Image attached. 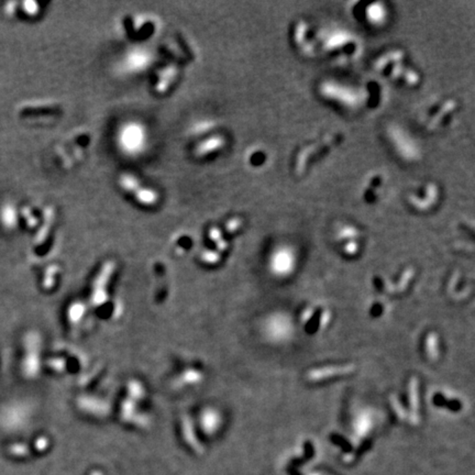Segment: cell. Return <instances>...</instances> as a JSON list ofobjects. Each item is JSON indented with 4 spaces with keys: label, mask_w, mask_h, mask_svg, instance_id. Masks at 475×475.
Returning a JSON list of instances; mask_svg holds the SVG:
<instances>
[{
    "label": "cell",
    "mask_w": 475,
    "mask_h": 475,
    "mask_svg": "<svg viewBox=\"0 0 475 475\" xmlns=\"http://www.w3.org/2000/svg\"><path fill=\"white\" fill-rule=\"evenodd\" d=\"M427 351L430 358H437L438 357V339L434 333H429L427 338Z\"/></svg>",
    "instance_id": "30bf717a"
},
{
    "label": "cell",
    "mask_w": 475,
    "mask_h": 475,
    "mask_svg": "<svg viewBox=\"0 0 475 475\" xmlns=\"http://www.w3.org/2000/svg\"><path fill=\"white\" fill-rule=\"evenodd\" d=\"M353 371H355V366H352V364L340 366H327V368H322V369L314 370V371L309 373L308 377L310 381H321L326 380L328 377L349 374V373Z\"/></svg>",
    "instance_id": "277c9868"
},
{
    "label": "cell",
    "mask_w": 475,
    "mask_h": 475,
    "mask_svg": "<svg viewBox=\"0 0 475 475\" xmlns=\"http://www.w3.org/2000/svg\"><path fill=\"white\" fill-rule=\"evenodd\" d=\"M23 5V11L28 17H36L40 14V6L38 3H33V1H25L22 3Z\"/></svg>",
    "instance_id": "8fae6325"
},
{
    "label": "cell",
    "mask_w": 475,
    "mask_h": 475,
    "mask_svg": "<svg viewBox=\"0 0 475 475\" xmlns=\"http://www.w3.org/2000/svg\"><path fill=\"white\" fill-rule=\"evenodd\" d=\"M5 213H3V216H5V218H3V222H5L8 227H11V226H14V222H16V213H14V209L11 207H7L6 208Z\"/></svg>",
    "instance_id": "7c38bea8"
},
{
    "label": "cell",
    "mask_w": 475,
    "mask_h": 475,
    "mask_svg": "<svg viewBox=\"0 0 475 475\" xmlns=\"http://www.w3.org/2000/svg\"><path fill=\"white\" fill-rule=\"evenodd\" d=\"M178 76V69L174 66H167L158 73V81L156 84V92L158 94H163L169 92L171 85L175 82V78Z\"/></svg>",
    "instance_id": "5b68a950"
},
{
    "label": "cell",
    "mask_w": 475,
    "mask_h": 475,
    "mask_svg": "<svg viewBox=\"0 0 475 475\" xmlns=\"http://www.w3.org/2000/svg\"><path fill=\"white\" fill-rule=\"evenodd\" d=\"M226 145V139L222 134H213L207 139L202 140L195 148L194 154L197 158H206L216 154Z\"/></svg>",
    "instance_id": "3957f363"
},
{
    "label": "cell",
    "mask_w": 475,
    "mask_h": 475,
    "mask_svg": "<svg viewBox=\"0 0 475 475\" xmlns=\"http://www.w3.org/2000/svg\"><path fill=\"white\" fill-rule=\"evenodd\" d=\"M119 143L128 154H138L145 143V129L139 123H129L121 129Z\"/></svg>",
    "instance_id": "6da1fadb"
},
{
    "label": "cell",
    "mask_w": 475,
    "mask_h": 475,
    "mask_svg": "<svg viewBox=\"0 0 475 475\" xmlns=\"http://www.w3.org/2000/svg\"><path fill=\"white\" fill-rule=\"evenodd\" d=\"M134 196L138 204L145 206V207H154L160 200V195H158V191H154V189H150V187H143V186H141L134 193Z\"/></svg>",
    "instance_id": "8992f818"
},
{
    "label": "cell",
    "mask_w": 475,
    "mask_h": 475,
    "mask_svg": "<svg viewBox=\"0 0 475 475\" xmlns=\"http://www.w3.org/2000/svg\"><path fill=\"white\" fill-rule=\"evenodd\" d=\"M410 404H412L414 421H418V383L416 377H412L410 382Z\"/></svg>",
    "instance_id": "9c48e42d"
},
{
    "label": "cell",
    "mask_w": 475,
    "mask_h": 475,
    "mask_svg": "<svg viewBox=\"0 0 475 475\" xmlns=\"http://www.w3.org/2000/svg\"><path fill=\"white\" fill-rule=\"evenodd\" d=\"M295 266V255L292 250L287 248H282L274 253L272 257V270L275 274L285 275L290 274Z\"/></svg>",
    "instance_id": "7a4b0ae2"
},
{
    "label": "cell",
    "mask_w": 475,
    "mask_h": 475,
    "mask_svg": "<svg viewBox=\"0 0 475 475\" xmlns=\"http://www.w3.org/2000/svg\"><path fill=\"white\" fill-rule=\"evenodd\" d=\"M386 10L381 3H374L368 8V19L373 23H382L386 20Z\"/></svg>",
    "instance_id": "ba28073f"
},
{
    "label": "cell",
    "mask_w": 475,
    "mask_h": 475,
    "mask_svg": "<svg viewBox=\"0 0 475 475\" xmlns=\"http://www.w3.org/2000/svg\"><path fill=\"white\" fill-rule=\"evenodd\" d=\"M118 184L123 191H126L127 194L130 195H134L142 186V184L140 183L139 178H136L134 175L130 174V173L121 174L120 178L118 180Z\"/></svg>",
    "instance_id": "52a82bcc"
}]
</instances>
